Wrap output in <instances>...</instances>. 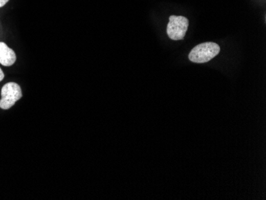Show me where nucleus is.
<instances>
[{
    "instance_id": "nucleus-2",
    "label": "nucleus",
    "mask_w": 266,
    "mask_h": 200,
    "mask_svg": "<svg viewBox=\"0 0 266 200\" xmlns=\"http://www.w3.org/2000/svg\"><path fill=\"white\" fill-rule=\"evenodd\" d=\"M1 97L0 108L4 110L9 109L15 105L16 101L22 98L21 87L15 82H8L3 86Z\"/></svg>"
},
{
    "instance_id": "nucleus-5",
    "label": "nucleus",
    "mask_w": 266,
    "mask_h": 200,
    "mask_svg": "<svg viewBox=\"0 0 266 200\" xmlns=\"http://www.w3.org/2000/svg\"><path fill=\"white\" fill-rule=\"evenodd\" d=\"M8 1L9 0H0V8H3L5 4H7Z\"/></svg>"
},
{
    "instance_id": "nucleus-6",
    "label": "nucleus",
    "mask_w": 266,
    "mask_h": 200,
    "mask_svg": "<svg viewBox=\"0 0 266 200\" xmlns=\"http://www.w3.org/2000/svg\"><path fill=\"white\" fill-rule=\"evenodd\" d=\"M4 72H3L2 70L0 69V81H2L3 80H4Z\"/></svg>"
},
{
    "instance_id": "nucleus-1",
    "label": "nucleus",
    "mask_w": 266,
    "mask_h": 200,
    "mask_svg": "<svg viewBox=\"0 0 266 200\" xmlns=\"http://www.w3.org/2000/svg\"><path fill=\"white\" fill-rule=\"evenodd\" d=\"M220 52V47L214 42H204L196 46L189 54V59L194 63H206L215 58Z\"/></svg>"
},
{
    "instance_id": "nucleus-4",
    "label": "nucleus",
    "mask_w": 266,
    "mask_h": 200,
    "mask_svg": "<svg viewBox=\"0 0 266 200\" xmlns=\"http://www.w3.org/2000/svg\"><path fill=\"white\" fill-rule=\"evenodd\" d=\"M15 61L16 54L15 51L4 42H0V64L4 66H11Z\"/></svg>"
},
{
    "instance_id": "nucleus-3",
    "label": "nucleus",
    "mask_w": 266,
    "mask_h": 200,
    "mask_svg": "<svg viewBox=\"0 0 266 200\" xmlns=\"http://www.w3.org/2000/svg\"><path fill=\"white\" fill-rule=\"evenodd\" d=\"M188 26L189 20L185 17L171 15L167 27V35L174 41L184 39Z\"/></svg>"
}]
</instances>
